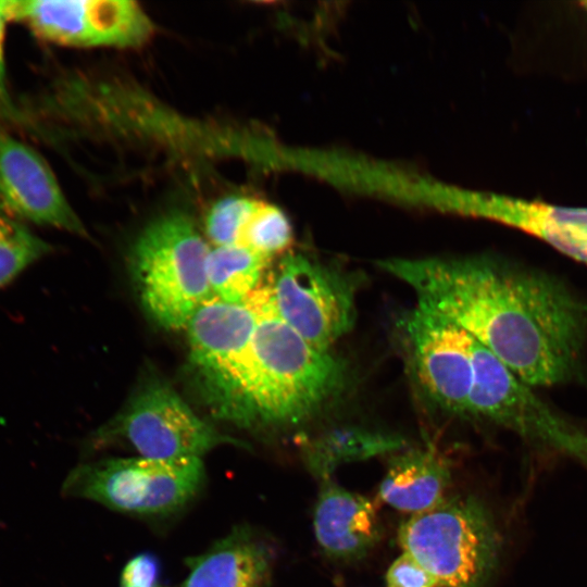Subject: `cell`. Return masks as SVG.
<instances>
[{"mask_svg": "<svg viewBox=\"0 0 587 587\" xmlns=\"http://www.w3.org/2000/svg\"><path fill=\"white\" fill-rule=\"evenodd\" d=\"M379 266L409 285L417 305L488 349L530 387L578 374L587 346V305L560 282L485 258L392 259Z\"/></svg>", "mask_w": 587, "mask_h": 587, "instance_id": "6da1fadb", "label": "cell"}, {"mask_svg": "<svg viewBox=\"0 0 587 587\" xmlns=\"http://www.w3.org/2000/svg\"><path fill=\"white\" fill-rule=\"evenodd\" d=\"M346 366L280 320L268 298L239 370L232 423L251 428L300 423L342 388Z\"/></svg>", "mask_w": 587, "mask_h": 587, "instance_id": "7a4b0ae2", "label": "cell"}, {"mask_svg": "<svg viewBox=\"0 0 587 587\" xmlns=\"http://www.w3.org/2000/svg\"><path fill=\"white\" fill-rule=\"evenodd\" d=\"M210 248L190 217L168 212L145 227L132 250V272L141 303L161 326H187L211 297Z\"/></svg>", "mask_w": 587, "mask_h": 587, "instance_id": "3957f363", "label": "cell"}, {"mask_svg": "<svg viewBox=\"0 0 587 587\" xmlns=\"http://www.w3.org/2000/svg\"><path fill=\"white\" fill-rule=\"evenodd\" d=\"M438 587H483L496 567L498 534L486 508L473 497L445 499L411 515L398 532Z\"/></svg>", "mask_w": 587, "mask_h": 587, "instance_id": "277c9868", "label": "cell"}, {"mask_svg": "<svg viewBox=\"0 0 587 587\" xmlns=\"http://www.w3.org/2000/svg\"><path fill=\"white\" fill-rule=\"evenodd\" d=\"M205 479L201 458L154 460L109 458L80 464L65 478V495L139 516L177 512L200 491Z\"/></svg>", "mask_w": 587, "mask_h": 587, "instance_id": "5b68a950", "label": "cell"}, {"mask_svg": "<svg viewBox=\"0 0 587 587\" xmlns=\"http://www.w3.org/2000/svg\"><path fill=\"white\" fill-rule=\"evenodd\" d=\"M262 310L261 298L255 291L239 303L211 296L200 304L186 326L189 371L196 389L220 420L232 423L239 370Z\"/></svg>", "mask_w": 587, "mask_h": 587, "instance_id": "8992f818", "label": "cell"}, {"mask_svg": "<svg viewBox=\"0 0 587 587\" xmlns=\"http://www.w3.org/2000/svg\"><path fill=\"white\" fill-rule=\"evenodd\" d=\"M97 437L126 444L139 457L154 460L201 458L223 445L247 448L200 419L170 385L157 379L137 390Z\"/></svg>", "mask_w": 587, "mask_h": 587, "instance_id": "52a82bcc", "label": "cell"}, {"mask_svg": "<svg viewBox=\"0 0 587 587\" xmlns=\"http://www.w3.org/2000/svg\"><path fill=\"white\" fill-rule=\"evenodd\" d=\"M467 413L515 432L587 467V433L550 409L488 349L472 338Z\"/></svg>", "mask_w": 587, "mask_h": 587, "instance_id": "ba28073f", "label": "cell"}, {"mask_svg": "<svg viewBox=\"0 0 587 587\" xmlns=\"http://www.w3.org/2000/svg\"><path fill=\"white\" fill-rule=\"evenodd\" d=\"M277 316L311 346L328 351L354 322L352 275L301 253H287L266 285Z\"/></svg>", "mask_w": 587, "mask_h": 587, "instance_id": "9c48e42d", "label": "cell"}, {"mask_svg": "<svg viewBox=\"0 0 587 587\" xmlns=\"http://www.w3.org/2000/svg\"><path fill=\"white\" fill-rule=\"evenodd\" d=\"M12 20L39 39L74 48H138L149 42L154 25L130 0L12 1Z\"/></svg>", "mask_w": 587, "mask_h": 587, "instance_id": "30bf717a", "label": "cell"}, {"mask_svg": "<svg viewBox=\"0 0 587 587\" xmlns=\"http://www.w3.org/2000/svg\"><path fill=\"white\" fill-rule=\"evenodd\" d=\"M419 383L440 408L467 413L473 383L472 337L448 319L416 305L403 321Z\"/></svg>", "mask_w": 587, "mask_h": 587, "instance_id": "8fae6325", "label": "cell"}, {"mask_svg": "<svg viewBox=\"0 0 587 587\" xmlns=\"http://www.w3.org/2000/svg\"><path fill=\"white\" fill-rule=\"evenodd\" d=\"M0 214L88 238L46 160L1 124Z\"/></svg>", "mask_w": 587, "mask_h": 587, "instance_id": "7c38bea8", "label": "cell"}, {"mask_svg": "<svg viewBox=\"0 0 587 587\" xmlns=\"http://www.w3.org/2000/svg\"><path fill=\"white\" fill-rule=\"evenodd\" d=\"M459 204L467 214L490 218L533 235L587 266V208L477 192H464Z\"/></svg>", "mask_w": 587, "mask_h": 587, "instance_id": "4fadbf2b", "label": "cell"}, {"mask_svg": "<svg viewBox=\"0 0 587 587\" xmlns=\"http://www.w3.org/2000/svg\"><path fill=\"white\" fill-rule=\"evenodd\" d=\"M323 482L313 516L320 547L334 558L362 555L379 538V523L372 502L329 478Z\"/></svg>", "mask_w": 587, "mask_h": 587, "instance_id": "5bb4252c", "label": "cell"}, {"mask_svg": "<svg viewBox=\"0 0 587 587\" xmlns=\"http://www.w3.org/2000/svg\"><path fill=\"white\" fill-rule=\"evenodd\" d=\"M272 554L248 526H237L189 560L183 587H268Z\"/></svg>", "mask_w": 587, "mask_h": 587, "instance_id": "9a60e30c", "label": "cell"}, {"mask_svg": "<svg viewBox=\"0 0 587 587\" xmlns=\"http://www.w3.org/2000/svg\"><path fill=\"white\" fill-rule=\"evenodd\" d=\"M450 480L447 463L430 450L397 457L379 485V498L402 512L417 514L445 500Z\"/></svg>", "mask_w": 587, "mask_h": 587, "instance_id": "2e32d148", "label": "cell"}, {"mask_svg": "<svg viewBox=\"0 0 587 587\" xmlns=\"http://www.w3.org/2000/svg\"><path fill=\"white\" fill-rule=\"evenodd\" d=\"M402 441L394 436L362 428L333 429L308 445L305 460L310 471L328 479L341 463L363 460L400 448Z\"/></svg>", "mask_w": 587, "mask_h": 587, "instance_id": "e0dca14e", "label": "cell"}, {"mask_svg": "<svg viewBox=\"0 0 587 587\" xmlns=\"http://www.w3.org/2000/svg\"><path fill=\"white\" fill-rule=\"evenodd\" d=\"M271 260L240 245L210 249L207 274L214 297L239 303L260 287Z\"/></svg>", "mask_w": 587, "mask_h": 587, "instance_id": "ac0fdd59", "label": "cell"}, {"mask_svg": "<svg viewBox=\"0 0 587 587\" xmlns=\"http://www.w3.org/2000/svg\"><path fill=\"white\" fill-rule=\"evenodd\" d=\"M53 250L26 224L0 214V288L11 284Z\"/></svg>", "mask_w": 587, "mask_h": 587, "instance_id": "d6986e66", "label": "cell"}, {"mask_svg": "<svg viewBox=\"0 0 587 587\" xmlns=\"http://www.w3.org/2000/svg\"><path fill=\"white\" fill-rule=\"evenodd\" d=\"M291 237V226L284 212L273 204L257 200L237 245L271 260L288 248Z\"/></svg>", "mask_w": 587, "mask_h": 587, "instance_id": "ffe728a7", "label": "cell"}, {"mask_svg": "<svg viewBox=\"0 0 587 587\" xmlns=\"http://www.w3.org/2000/svg\"><path fill=\"white\" fill-rule=\"evenodd\" d=\"M255 202L257 200L247 197L229 196L213 203L204 221L210 241L215 247L237 245Z\"/></svg>", "mask_w": 587, "mask_h": 587, "instance_id": "44dd1931", "label": "cell"}, {"mask_svg": "<svg viewBox=\"0 0 587 587\" xmlns=\"http://www.w3.org/2000/svg\"><path fill=\"white\" fill-rule=\"evenodd\" d=\"M387 587H438L435 577L410 553L403 551L389 566Z\"/></svg>", "mask_w": 587, "mask_h": 587, "instance_id": "7402d4cb", "label": "cell"}, {"mask_svg": "<svg viewBox=\"0 0 587 587\" xmlns=\"http://www.w3.org/2000/svg\"><path fill=\"white\" fill-rule=\"evenodd\" d=\"M160 562L155 555L142 552L133 557L124 566L120 587H158Z\"/></svg>", "mask_w": 587, "mask_h": 587, "instance_id": "603a6c76", "label": "cell"}, {"mask_svg": "<svg viewBox=\"0 0 587 587\" xmlns=\"http://www.w3.org/2000/svg\"><path fill=\"white\" fill-rule=\"evenodd\" d=\"M12 0H0V121L22 123L21 113L16 110L7 84V70L4 59L5 27L11 15Z\"/></svg>", "mask_w": 587, "mask_h": 587, "instance_id": "cb8c5ba5", "label": "cell"}, {"mask_svg": "<svg viewBox=\"0 0 587 587\" xmlns=\"http://www.w3.org/2000/svg\"><path fill=\"white\" fill-rule=\"evenodd\" d=\"M580 5L584 8V10L587 12V1H582Z\"/></svg>", "mask_w": 587, "mask_h": 587, "instance_id": "d4e9b609", "label": "cell"}]
</instances>
